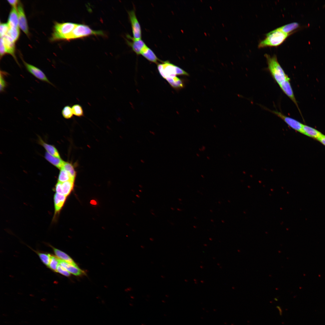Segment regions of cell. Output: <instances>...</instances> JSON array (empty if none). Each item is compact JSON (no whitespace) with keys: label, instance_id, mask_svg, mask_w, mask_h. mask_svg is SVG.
<instances>
[{"label":"cell","instance_id":"ac0fdd59","mask_svg":"<svg viewBox=\"0 0 325 325\" xmlns=\"http://www.w3.org/2000/svg\"><path fill=\"white\" fill-rule=\"evenodd\" d=\"M45 157L48 161L57 168L60 169L62 168L65 162L60 158L54 156L48 152L45 153Z\"/></svg>","mask_w":325,"mask_h":325},{"label":"cell","instance_id":"30bf717a","mask_svg":"<svg viewBox=\"0 0 325 325\" xmlns=\"http://www.w3.org/2000/svg\"><path fill=\"white\" fill-rule=\"evenodd\" d=\"M17 9L19 26L22 30L28 36L29 32L27 21L22 5L20 2H19Z\"/></svg>","mask_w":325,"mask_h":325},{"label":"cell","instance_id":"83f0119b","mask_svg":"<svg viewBox=\"0 0 325 325\" xmlns=\"http://www.w3.org/2000/svg\"><path fill=\"white\" fill-rule=\"evenodd\" d=\"M59 260L56 256L51 255L50 261L48 267L53 271L56 272L57 267L59 264Z\"/></svg>","mask_w":325,"mask_h":325},{"label":"cell","instance_id":"d6986e66","mask_svg":"<svg viewBox=\"0 0 325 325\" xmlns=\"http://www.w3.org/2000/svg\"><path fill=\"white\" fill-rule=\"evenodd\" d=\"M56 256L60 259L75 265H77L73 260L68 255L61 251L52 247Z\"/></svg>","mask_w":325,"mask_h":325},{"label":"cell","instance_id":"603a6c76","mask_svg":"<svg viewBox=\"0 0 325 325\" xmlns=\"http://www.w3.org/2000/svg\"><path fill=\"white\" fill-rule=\"evenodd\" d=\"M40 142L48 153L55 157L60 158L58 151L54 146L44 142L41 140H40Z\"/></svg>","mask_w":325,"mask_h":325},{"label":"cell","instance_id":"9a60e30c","mask_svg":"<svg viewBox=\"0 0 325 325\" xmlns=\"http://www.w3.org/2000/svg\"><path fill=\"white\" fill-rule=\"evenodd\" d=\"M1 38L2 39L7 53L11 55L18 64L14 55L15 42L11 37L7 35Z\"/></svg>","mask_w":325,"mask_h":325},{"label":"cell","instance_id":"4dcf8cb0","mask_svg":"<svg viewBox=\"0 0 325 325\" xmlns=\"http://www.w3.org/2000/svg\"><path fill=\"white\" fill-rule=\"evenodd\" d=\"M73 114L78 117L83 116L84 112L81 106L78 104H74L72 107Z\"/></svg>","mask_w":325,"mask_h":325},{"label":"cell","instance_id":"3957f363","mask_svg":"<svg viewBox=\"0 0 325 325\" xmlns=\"http://www.w3.org/2000/svg\"><path fill=\"white\" fill-rule=\"evenodd\" d=\"M161 63L157 64V69L161 76L166 79L177 75H188V74L182 69L168 60L163 61Z\"/></svg>","mask_w":325,"mask_h":325},{"label":"cell","instance_id":"8992f818","mask_svg":"<svg viewBox=\"0 0 325 325\" xmlns=\"http://www.w3.org/2000/svg\"><path fill=\"white\" fill-rule=\"evenodd\" d=\"M269 110L282 119L289 127L303 134V124L294 119L284 115L280 112Z\"/></svg>","mask_w":325,"mask_h":325},{"label":"cell","instance_id":"7a4b0ae2","mask_svg":"<svg viewBox=\"0 0 325 325\" xmlns=\"http://www.w3.org/2000/svg\"><path fill=\"white\" fill-rule=\"evenodd\" d=\"M290 35L276 29L266 34L265 39L259 43L258 47H277L281 44Z\"/></svg>","mask_w":325,"mask_h":325},{"label":"cell","instance_id":"836d02e7","mask_svg":"<svg viewBox=\"0 0 325 325\" xmlns=\"http://www.w3.org/2000/svg\"><path fill=\"white\" fill-rule=\"evenodd\" d=\"M6 53V50L3 42L2 39V38H1L0 43V58H1Z\"/></svg>","mask_w":325,"mask_h":325},{"label":"cell","instance_id":"74e56055","mask_svg":"<svg viewBox=\"0 0 325 325\" xmlns=\"http://www.w3.org/2000/svg\"><path fill=\"white\" fill-rule=\"evenodd\" d=\"M91 203L92 204L95 205L96 203V202L94 200H92L91 201Z\"/></svg>","mask_w":325,"mask_h":325},{"label":"cell","instance_id":"f546056e","mask_svg":"<svg viewBox=\"0 0 325 325\" xmlns=\"http://www.w3.org/2000/svg\"><path fill=\"white\" fill-rule=\"evenodd\" d=\"M37 253L42 262L48 267L50 261L51 255L50 254L39 252H37Z\"/></svg>","mask_w":325,"mask_h":325},{"label":"cell","instance_id":"ba28073f","mask_svg":"<svg viewBox=\"0 0 325 325\" xmlns=\"http://www.w3.org/2000/svg\"><path fill=\"white\" fill-rule=\"evenodd\" d=\"M23 61L27 71L34 77L41 81L53 85L42 70L33 65L27 63L23 60Z\"/></svg>","mask_w":325,"mask_h":325},{"label":"cell","instance_id":"ffe728a7","mask_svg":"<svg viewBox=\"0 0 325 325\" xmlns=\"http://www.w3.org/2000/svg\"><path fill=\"white\" fill-rule=\"evenodd\" d=\"M299 25L297 22L291 23L277 28L286 33L291 34L294 30L298 28Z\"/></svg>","mask_w":325,"mask_h":325},{"label":"cell","instance_id":"f1b7e54d","mask_svg":"<svg viewBox=\"0 0 325 325\" xmlns=\"http://www.w3.org/2000/svg\"><path fill=\"white\" fill-rule=\"evenodd\" d=\"M61 113L63 117L66 119H70L72 117L73 113L72 107L69 106H66L63 109Z\"/></svg>","mask_w":325,"mask_h":325},{"label":"cell","instance_id":"6da1fadb","mask_svg":"<svg viewBox=\"0 0 325 325\" xmlns=\"http://www.w3.org/2000/svg\"><path fill=\"white\" fill-rule=\"evenodd\" d=\"M267 61L268 68L272 77L279 85L289 77L285 73L278 62L277 56L266 54L265 55Z\"/></svg>","mask_w":325,"mask_h":325},{"label":"cell","instance_id":"cb8c5ba5","mask_svg":"<svg viewBox=\"0 0 325 325\" xmlns=\"http://www.w3.org/2000/svg\"><path fill=\"white\" fill-rule=\"evenodd\" d=\"M58 181L63 182L69 181H75L70 174L63 169H61L58 179Z\"/></svg>","mask_w":325,"mask_h":325},{"label":"cell","instance_id":"e0dca14e","mask_svg":"<svg viewBox=\"0 0 325 325\" xmlns=\"http://www.w3.org/2000/svg\"><path fill=\"white\" fill-rule=\"evenodd\" d=\"M9 28H18V12L16 8L13 7L9 15L8 22Z\"/></svg>","mask_w":325,"mask_h":325},{"label":"cell","instance_id":"4fadbf2b","mask_svg":"<svg viewBox=\"0 0 325 325\" xmlns=\"http://www.w3.org/2000/svg\"><path fill=\"white\" fill-rule=\"evenodd\" d=\"M59 262V264L70 273L76 276H79L84 274V271L80 269L77 265H74L60 259Z\"/></svg>","mask_w":325,"mask_h":325},{"label":"cell","instance_id":"277c9868","mask_svg":"<svg viewBox=\"0 0 325 325\" xmlns=\"http://www.w3.org/2000/svg\"><path fill=\"white\" fill-rule=\"evenodd\" d=\"M91 35L103 36L104 33L101 30H93L87 25L77 24L70 33L63 37V40L78 39Z\"/></svg>","mask_w":325,"mask_h":325},{"label":"cell","instance_id":"7c38bea8","mask_svg":"<svg viewBox=\"0 0 325 325\" xmlns=\"http://www.w3.org/2000/svg\"><path fill=\"white\" fill-rule=\"evenodd\" d=\"M127 37L131 40V42L128 40L127 41L133 51L138 55L141 54L143 50L147 46L144 42L141 39L135 40L129 35H127Z\"/></svg>","mask_w":325,"mask_h":325},{"label":"cell","instance_id":"484cf974","mask_svg":"<svg viewBox=\"0 0 325 325\" xmlns=\"http://www.w3.org/2000/svg\"><path fill=\"white\" fill-rule=\"evenodd\" d=\"M7 35L11 37L15 42L19 38L20 35L19 28H9Z\"/></svg>","mask_w":325,"mask_h":325},{"label":"cell","instance_id":"8d00e7d4","mask_svg":"<svg viewBox=\"0 0 325 325\" xmlns=\"http://www.w3.org/2000/svg\"><path fill=\"white\" fill-rule=\"evenodd\" d=\"M317 141L325 146V135H323L321 137L319 138Z\"/></svg>","mask_w":325,"mask_h":325},{"label":"cell","instance_id":"44dd1931","mask_svg":"<svg viewBox=\"0 0 325 325\" xmlns=\"http://www.w3.org/2000/svg\"><path fill=\"white\" fill-rule=\"evenodd\" d=\"M166 80L171 86L174 89H180L184 87L183 81L176 76L167 78Z\"/></svg>","mask_w":325,"mask_h":325},{"label":"cell","instance_id":"d6a6232c","mask_svg":"<svg viewBox=\"0 0 325 325\" xmlns=\"http://www.w3.org/2000/svg\"><path fill=\"white\" fill-rule=\"evenodd\" d=\"M66 277H69L70 273L59 264L57 269V272Z\"/></svg>","mask_w":325,"mask_h":325},{"label":"cell","instance_id":"5b68a950","mask_svg":"<svg viewBox=\"0 0 325 325\" xmlns=\"http://www.w3.org/2000/svg\"><path fill=\"white\" fill-rule=\"evenodd\" d=\"M77 24L71 22H56L54 27L51 40L54 41L63 39V37L70 33Z\"/></svg>","mask_w":325,"mask_h":325},{"label":"cell","instance_id":"e575fe53","mask_svg":"<svg viewBox=\"0 0 325 325\" xmlns=\"http://www.w3.org/2000/svg\"><path fill=\"white\" fill-rule=\"evenodd\" d=\"M54 190L55 193L63 194L62 190V182L57 181L55 185Z\"/></svg>","mask_w":325,"mask_h":325},{"label":"cell","instance_id":"d590c367","mask_svg":"<svg viewBox=\"0 0 325 325\" xmlns=\"http://www.w3.org/2000/svg\"><path fill=\"white\" fill-rule=\"evenodd\" d=\"M7 1L10 5L12 6L13 7L16 8L17 5H18L19 2V1L17 0H8Z\"/></svg>","mask_w":325,"mask_h":325},{"label":"cell","instance_id":"8fae6325","mask_svg":"<svg viewBox=\"0 0 325 325\" xmlns=\"http://www.w3.org/2000/svg\"><path fill=\"white\" fill-rule=\"evenodd\" d=\"M290 80V78H289L285 81L281 83L279 85L284 93L296 105L299 112L301 113L300 110L299 108V106L291 85Z\"/></svg>","mask_w":325,"mask_h":325},{"label":"cell","instance_id":"2e32d148","mask_svg":"<svg viewBox=\"0 0 325 325\" xmlns=\"http://www.w3.org/2000/svg\"><path fill=\"white\" fill-rule=\"evenodd\" d=\"M141 54L149 61L157 64L159 61H163L159 60L153 51L147 46L143 50Z\"/></svg>","mask_w":325,"mask_h":325},{"label":"cell","instance_id":"52a82bcc","mask_svg":"<svg viewBox=\"0 0 325 325\" xmlns=\"http://www.w3.org/2000/svg\"><path fill=\"white\" fill-rule=\"evenodd\" d=\"M133 38L136 40L141 39V30L140 24L136 15L135 10L128 11Z\"/></svg>","mask_w":325,"mask_h":325},{"label":"cell","instance_id":"5bb4252c","mask_svg":"<svg viewBox=\"0 0 325 325\" xmlns=\"http://www.w3.org/2000/svg\"><path fill=\"white\" fill-rule=\"evenodd\" d=\"M302 130L303 134L317 140L324 135L315 128L304 124Z\"/></svg>","mask_w":325,"mask_h":325},{"label":"cell","instance_id":"d4e9b609","mask_svg":"<svg viewBox=\"0 0 325 325\" xmlns=\"http://www.w3.org/2000/svg\"><path fill=\"white\" fill-rule=\"evenodd\" d=\"M0 91L3 92L7 86V83L5 78L9 74L5 71L1 70L0 72Z\"/></svg>","mask_w":325,"mask_h":325},{"label":"cell","instance_id":"1f68e13d","mask_svg":"<svg viewBox=\"0 0 325 325\" xmlns=\"http://www.w3.org/2000/svg\"><path fill=\"white\" fill-rule=\"evenodd\" d=\"M9 29V27L8 23H1L0 26V36L1 37H2L6 35Z\"/></svg>","mask_w":325,"mask_h":325},{"label":"cell","instance_id":"9c48e42d","mask_svg":"<svg viewBox=\"0 0 325 325\" xmlns=\"http://www.w3.org/2000/svg\"><path fill=\"white\" fill-rule=\"evenodd\" d=\"M67 197L61 194L55 193L54 196V212L53 221H55L65 202Z\"/></svg>","mask_w":325,"mask_h":325},{"label":"cell","instance_id":"4316f807","mask_svg":"<svg viewBox=\"0 0 325 325\" xmlns=\"http://www.w3.org/2000/svg\"><path fill=\"white\" fill-rule=\"evenodd\" d=\"M62 169L67 171L72 178L75 179L76 175V172L72 164L69 162H64Z\"/></svg>","mask_w":325,"mask_h":325},{"label":"cell","instance_id":"7402d4cb","mask_svg":"<svg viewBox=\"0 0 325 325\" xmlns=\"http://www.w3.org/2000/svg\"><path fill=\"white\" fill-rule=\"evenodd\" d=\"M74 181H69L62 182V194L67 197L72 190L74 186Z\"/></svg>","mask_w":325,"mask_h":325}]
</instances>
